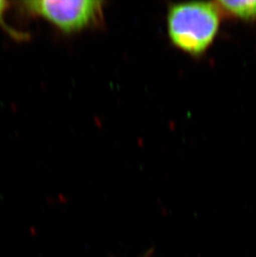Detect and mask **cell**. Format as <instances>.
I'll use <instances>...</instances> for the list:
<instances>
[{"instance_id": "6da1fadb", "label": "cell", "mask_w": 256, "mask_h": 257, "mask_svg": "<svg viewBox=\"0 0 256 257\" xmlns=\"http://www.w3.org/2000/svg\"><path fill=\"white\" fill-rule=\"evenodd\" d=\"M219 25V8L215 3H177L168 9L170 41L181 51L193 56L203 54L212 44Z\"/></svg>"}, {"instance_id": "277c9868", "label": "cell", "mask_w": 256, "mask_h": 257, "mask_svg": "<svg viewBox=\"0 0 256 257\" xmlns=\"http://www.w3.org/2000/svg\"><path fill=\"white\" fill-rule=\"evenodd\" d=\"M10 3L5 0H0V26L4 31L10 35V38L15 39V41L24 42L29 39V34L25 32L19 31L8 25L5 21V13L10 9Z\"/></svg>"}, {"instance_id": "3957f363", "label": "cell", "mask_w": 256, "mask_h": 257, "mask_svg": "<svg viewBox=\"0 0 256 257\" xmlns=\"http://www.w3.org/2000/svg\"><path fill=\"white\" fill-rule=\"evenodd\" d=\"M218 8L244 20L256 18V0L254 1H219Z\"/></svg>"}, {"instance_id": "7a4b0ae2", "label": "cell", "mask_w": 256, "mask_h": 257, "mask_svg": "<svg viewBox=\"0 0 256 257\" xmlns=\"http://www.w3.org/2000/svg\"><path fill=\"white\" fill-rule=\"evenodd\" d=\"M20 8L27 16L41 18L63 34L99 27L103 22V2L97 0H28Z\"/></svg>"}]
</instances>
